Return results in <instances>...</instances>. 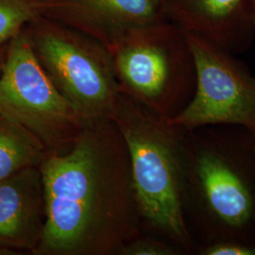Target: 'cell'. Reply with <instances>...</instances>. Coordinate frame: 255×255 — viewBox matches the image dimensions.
<instances>
[{"mask_svg": "<svg viewBox=\"0 0 255 255\" xmlns=\"http://www.w3.org/2000/svg\"><path fill=\"white\" fill-rule=\"evenodd\" d=\"M46 224L34 255H113L143 234L127 146L112 119L87 122L39 165Z\"/></svg>", "mask_w": 255, "mask_h": 255, "instance_id": "cell-1", "label": "cell"}, {"mask_svg": "<svg viewBox=\"0 0 255 255\" xmlns=\"http://www.w3.org/2000/svg\"><path fill=\"white\" fill-rule=\"evenodd\" d=\"M182 150L183 213L195 252L214 242L255 240L252 132L231 125L184 129Z\"/></svg>", "mask_w": 255, "mask_h": 255, "instance_id": "cell-2", "label": "cell"}, {"mask_svg": "<svg viewBox=\"0 0 255 255\" xmlns=\"http://www.w3.org/2000/svg\"><path fill=\"white\" fill-rule=\"evenodd\" d=\"M112 120L127 146L142 228L195 255L183 213V131L120 94Z\"/></svg>", "mask_w": 255, "mask_h": 255, "instance_id": "cell-3", "label": "cell"}, {"mask_svg": "<svg viewBox=\"0 0 255 255\" xmlns=\"http://www.w3.org/2000/svg\"><path fill=\"white\" fill-rule=\"evenodd\" d=\"M108 50L128 98L167 119L191 101L196 67L187 32L170 19L128 31Z\"/></svg>", "mask_w": 255, "mask_h": 255, "instance_id": "cell-4", "label": "cell"}, {"mask_svg": "<svg viewBox=\"0 0 255 255\" xmlns=\"http://www.w3.org/2000/svg\"><path fill=\"white\" fill-rule=\"evenodd\" d=\"M21 32L57 90L82 119H112L121 93L106 46L39 14Z\"/></svg>", "mask_w": 255, "mask_h": 255, "instance_id": "cell-5", "label": "cell"}, {"mask_svg": "<svg viewBox=\"0 0 255 255\" xmlns=\"http://www.w3.org/2000/svg\"><path fill=\"white\" fill-rule=\"evenodd\" d=\"M0 113L48 151L67 150L87 123L57 90L22 32L8 45L0 76Z\"/></svg>", "mask_w": 255, "mask_h": 255, "instance_id": "cell-6", "label": "cell"}, {"mask_svg": "<svg viewBox=\"0 0 255 255\" xmlns=\"http://www.w3.org/2000/svg\"><path fill=\"white\" fill-rule=\"evenodd\" d=\"M187 32V31H186ZM196 67L190 102L169 121L184 129L231 125L255 131V77L205 38L187 32Z\"/></svg>", "mask_w": 255, "mask_h": 255, "instance_id": "cell-7", "label": "cell"}, {"mask_svg": "<svg viewBox=\"0 0 255 255\" xmlns=\"http://www.w3.org/2000/svg\"><path fill=\"white\" fill-rule=\"evenodd\" d=\"M37 14L109 48L128 31L169 20L164 0H34Z\"/></svg>", "mask_w": 255, "mask_h": 255, "instance_id": "cell-8", "label": "cell"}, {"mask_svg": "<svg viewBox=\"0 0 255 255\" xmlns=\"http://www.w3.org/2000/svg\"><path fill=\"white\" fill-rule=\"evenodd\" d=\"M46 224V200L39 166L0 181V255L34 254Z\"/></svg>", "mask_w": 255, "mask_h": 255, "instance_id": "cell-9", "label": "cell"}, {"mask_svg": "<svg viewBox=\"0 0 255 255\" xmlns=\"http://www.w3.org/2000/svg\"><path fill=\"white\" fill-rule=\"evenodd\" d=\"M168 17L185 31L232 54L246 51L255 36L253 0H164Z\"/></svg>", "mask_w": 255, "mask_h": 255, "instance_id": "cell-10", "label": "cell"}, {"mask_svg": "<svg viewBox=\"0 0 255 255\" xmlns=\"http://www.w3.org/2000/svg\"><path fill=\"white\" fill-rule=\"evenodd\" d=\"M47 152L32 133L0 113V181L39 166Z\"/></svg>", "mask_w": 255, "mask_h": 255, "instance_id": "cell-11", "label": "cell"}, {"mask_svg": "<svg viewBox=\"0 0 255 255\" xmlns=\"http://www.w3.org/2000/svg\"><path fill=\"white\" fill-rule=\"evenodd\" d=\"M35 15L34 0H0V46L9 44Z\"/></svg>", "mask_w": 255, "mask_h": 255, "instance_id": "cell-12", "label": "cell"}, {"mask_svg": "<svg viewBox=\"0 0 255 255\" xmlns=\"http://www.w3.org/2000/svg\"><path fill=\"white\" fill-rule=\"evenodd\" d=\"M182 252L171 243L155 236L143 234L125 243L118 255H181Z\"/></svg>", "mask_w": 255, "mask_h": 255, "instance_id": "cell-13", "label": "cell"}, {"mask_svg": "<svg viewBox=\"0 0 255 255\" xmlns=\"http://www.w3.org/2000/svg\"><path fill=\"white\" fill-rule=\"evenodd\" d=\"M198 255H255V240H227L198 247Z\"/></svg>", "mask_w": 255, "mask_h": 255, "instance_id": "cell-14", "label": "cell"}, {"mask_svg": "<svg viewBox=\"0 0 255 255\" xmlns=\"http://www.w3.org/2000/svg\"><path fill=\"white\" fill-rule=\"evenodd\" d=\"M8 45H4V46H0V76L3 70V66L5 64V60H6V55H7V49H8Z\"/></svg>", "mask_w": 255, "mask_h": 255, "instance_id": "cell-15", "label": "cell"}, {"mask_svg": "<svg viewBox=\"0 0 255 255\" xmlns=\"http://www.w3.org/2000/svg\"><path fill=\"white\" fill-rule=\"evenodd\" d=\"M253 5H254V17H255V0H253Z\"/></svg>", "mask_w": 255, "mask_h": 255, "instance_id": "cell-16", "label": "cell"}, {"mask_svg": "<svg viewBox=\"0 0 255 255\" xmlns=\"http://www.w3.org/2000/svg\"><path fill=\"white\" fill-rule=\"evenodd\" d=\"M253 134V137H254V141H255V131L254 133H252Z\"/></svg>", "mask_w": 255, "mask_h": 255, "instance_id": "cell-17", "label": "cell"}]
</instances>
